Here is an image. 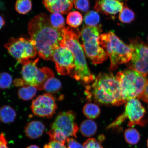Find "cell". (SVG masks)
Segmentation results:
<instances>
[{
	"label": "cell",
	"mask_w": 148,
	"mask_h": 148,
	"mask_svg": "<svg viewBox=\"0 0 148 148\" xmlns=\"http://www.w3.org/2000/svg\"><path fill=\"white\" fill-rule=\"evenodd\" d=\"M97 124L90 119H87L83 121L80 127L81 134L86 137L93 136L97 132Z\"/></svg>",
	"instance_id": "obj_17"
},
{
	"label": "cell",
	"mask_w": 148,
	"mask_h": 148,
	"mask_svg": "<svg viewBox=\"0 0 148 148\" xmlns=\"http://www.w3.org/2000/svg\"><path fill=\"white\" fill-rule=\"evenodd\" d=\"M87 88L94 100L101 104L119 106L125 103L119 81L112 73H99L91 86Z\"/></svg>",
	"instance_id": "obj_2"
},
{
	"label": "cell",
	"mask_w": 148,
	"mask_h": 148,
	"mask_svg": "<svg viewBox=\"0 0 148 148\" xmlns=\"http://www.w3.org/2000/svg\"><path fill=\"white\" fill-rule=\"evenodd\" d=\"M68 148H84L83 146L73 138H68L66 140Z\"/></svg>",
	"instance_id": "obj_32"
},
{
	"label": "cell",
	"mask_w": 148,
	"mask_h": 148,
	"mask_svg": "<svg viewBox=\"0 0 148 148\" xmlns=\"http://www.w3.org/2000/svg\"><path fill=\"white\" fill-rule=\"evenodd\" d=\"M27 148H40V147L36 145H31L29 146Z\"/></svg>",
	"instance_id": "obj_38"
},
{
	"label": "cell",
	"mask_w": 148,
	"mask_h": 148,
	"mask_svg": "<svg viewBox=\"0 0 148 148\" xmlns=\"http://www.w3.org/2000/svg\"><path fill=\"white\" fill-rule=\"evenodd\" d=\"M64 29L60 30L53 27L49 18L45 14L35 16L29 22V34L40 58L53 61L55 50L60 46Z\"/></svg>",
	"instance_id": "obj_1"
},
{
	"label": "cell",
	"mask_w": 148,
	"mask_h": 148,
	"mask_svg": "<svg viewBox=\"0 0 148 148\" xmlns=\"http://www.w3.org/2000/svg\"><path fill=\"white\" fill-rule=\"evenodd\" d=\"M38 58L34 60H29L23 64L22 75L23 79L29 86H34L35 82L38 73L39 68L37 64L38 62Z\"/></svg>",
	"instance_id": "obj_15"
},
{
	"label": "cell",
	"mask_w": 148,
	"mask_h": 148,
	"mask_svg": "<svg viewBox=\"0 0 148 148\" xmlns=\"http://www.w3.org/2000/svg\"><path fill=\"white\" fill-rule=\"evenodd\" d=\"M84 148H103L99 142L94 138L88 139L83 144Z\"/></svg>",
	"instance_id": "obj_31"
},
{
	"label": "cell",
	"mask_w": 148,
	"mask_h": 148,
	"mask_svg": "<svg viewBox=\"0 0 148 148\" xmlns=\"http://www.w3.org/2000/svg\"><path fill=\"white\" fill-rule=\"evenodd\" d=\"M53 61L59 75H66L71 74L75 69V60L73 53L66 48L61 47L55 50Z\"/></svg>",
	"instance_id": "obj_11"
},
{
	"label": "cell",
	"mask_w": 148,
	"mask_h": 148,
	"mask_svg": "<svg viewBox=\"0 0 148 148\" xmlns=\"http://www.w3.org/2000/svg\"><path fill=\"white\" fill-rule=\"evenodd\" d=\"M0 148H9L7 145V142L3 134L0 140Z\"/></svg>",
	"instance_id": "obj_36"
},
{
	"label": "cell",
	"mask_w": 148,
	"mask_h": 148,
	"mask_svg": "<svg viewBox=\"0 0 148 148\" xmlns=\"http://www.w3.org/2000/svg\"><path fill=\"white\" fill-rule=\"evenodd\" d=\"M5 46L9 53L22 64L35 58L37 54L32 40L25 38H11Z\"/></svg>",
	"instance_id": "obj_8"
},
{
	"label": "cell",
	"mask_w": 148,
	"mask_h": 148,
	"mask_svg": "<svg viewBox=\"0 0 148 148\" xmlns=\"http://www.w3.org/2000/svg\"><path fill=\"white\" fill-rule=\"evenodd\" d=\"M57 108L55 98L48 93L39 96L33 101L31 106L35 115L48 118L52 117Z\"/></svg>",
	"instance_id": "obj_10"
},
{
	"label": "cell",
	"mask_w": 148,
	"mask_h": 148,
	"mask_svg": "<svg viewBox=\"0 0 148 148\" xmlns=\"http://www.w3.org/2000/svg\"><path fill=\"white\" fill-rule=\"evenodd\" d=\"M99 140L101 142L103 141L104 140V136L103 135H101L99 136Z\"/></svg>",
	"instance_id": "obj_39"
},
{
	"label": "cell",
	"mask_w": 148,
	"mask_h": 148,
	"mask_svg": "<svg viewBox=\"0 0 148 148\" xmlns=\"http://www.w3.org/2000/svg\"><path fill=\"white\" fill-rule=\"evenodd\" d=\"M1 134H0V139H1Z\"/></svg>",
	"instance_id": "obj_41"
},
{
	"label": "cell",
	"mask_w": 148,
	"mask_h": 148,
	"mask_svg": "<svg viewBox=\"0 0 148 148\" xmlns=\"http://www.w3.org/2000/svg\"><path fill=\"white\" fill-rule=\"evenodd\" d=\"M123 3L117 0H96L94 7L97 12L106 15H115L123 9Z\"/></svg>",
	"instance_id": "obj_13"
},
{
	"label": "cell",
	"mask_w": 148,
	"mask_h": 148,
	"mask_svg": "<svg viewBox=\"0 0 148 148\" xmlns=\"http://www.w3.org/2000/svg\"><path fill=\"white\" fill-rule=\"evenodd\" d=\"M49 18L51 25L55 28L62 30L66 27L64 18L61 14L58 13H53Z\"/></svg>",
	"instance_id": "obj_25"
},
{
	"label": "cell",
	"mask_w": 148,
	"mask_h": 148,
	"mask_svg": "<svg viewBox=\"0 0 148 148\" xmlns=\"http://www.w3.org/2000/svg\"><path fill=\"white\" fill-rule=\"evenodd\" d=\"M44 148H66L64 144L56 141H51L45 144Z\"/></svg>",
	"instance_id": "obj_33"
},
{
	"label": "cell",
	"mask_w": 148,
	"mask_h": 148,
	"mask_svg": "<svg viewBox=\"0 0 148 148\" xmlns=\"http://www.w3.org/2000/svg\"><path fill=\"white\" fill-rule=\"evenodd\" d=\"M126 103L124 112L108 126L107 129L118 127L127 118L129 120L128 125L130 127L136 125H143L142 119L146 111L141 103L136 99L130 100Z\"/></svg>",
	"instance_id": "obj_9"
},
{
	"label": "cell",
	"mask_w": 148,
	"mask_h": 148,
	"mask_svg": "<svg viewBox=\"0 0 148 148\" xmlns=\"http://www.w3.org/2000/svg\"><path fill=\"white\" fill-rule=\"evenodd\" d=\"M83 16L80 12L73 11L68 14L66 18V23L70 26L76 28L82 24Z\"/></svg>",
	"instance_id": "obj_23"
},
{
	"label": "cell",
	"mask_w": 148,
	"mask_h": 148,
	"mask_svg": "<svg viewBox=\"0 0 148 148\" xmlns=\"http://www.w3.org/2000/svg\"><path fill=\"white\" fill-rule=\"evenodd\" d=\"M45 128V125L41 122L34 120L27 124L25 127V133L29 138L36 139L43 134Z\"/></svg>",
	"instance_id": "obj_16"
},
{
	"label": "cell",
	"mask_w": 148,
	"mask_h": 148,
	"mask_svg": "<svg viewBox=\"0 0 148 148\" xmlns=\"http://www.w3.org/2000/svg\"><path fill=\"white\" fill-rule=\"evenodd\" d=\"M80 36V33L77 32L69 27H66L63 31L60 46L66 48L73 53L75 65L73 77L77 80L88 84L94 81L95 77L87 64L84 51L79 41Z\"/></svg>",
	"instance_id": "obj_3"
},
{
	"label": "cell",
	"mask_w": 148,
	"mask_h": 148,
	"mask_svg": "<svg viewBox=\"0 0 148 148\" xmlns=\"http://www.w3.org/2000/svg\"><path fill=\"white\" fill-rule=\"evenodd\" d=\"M124 136L126 141L131 145H135L138 143L140 139L139 133L134 128H130L126 130Z\"/></svg>",
	"instance_id": "obj_24"
},
{
	"label": "cell",
	"mask_w": 148,
	"mask_h": 148,
	"mask_svg": "<svg viewBox=\"0 0 148 148\" xmlns=\"http://www.w3.org/2000/svg\"><path fill=\"white\" fill-rule=\"evenodd\" d=\"M62 84L58 79L54 77L48 79L44 83L43 90L49 94L57 93L60 90Z\"/></svg>",
	"instance_id": "obj_19"
},
{
	"label": "cell",
	"mask_w": 148,
	"mask_h": 148,
	"mask_svg": "<svg viewBox=\"0 0 148 148\" xmlns=\"http://www.w3.org/2000/svg\"><path fill=\"white\" fill-rule=\"evenodd\" d=\"M147 40H148V37H147Z\"/></svg>",
	"instance_id": "obj_43"
},
{
	"label": "cell",
	"mask_w": 148,
	"mask_h": 148,
	"mask_svg": "<svg viewBox=\"0 0 148 148\" xmlns=\"http://www.w3.org/2000/svg\"><path fill=\"white\" fill-rule=\"evenodd\" d=\"M73 4L76 8L83 12H87L89 9V0H74Z\"/></svg>",
	"instance_id": "obj_30"
},
{
	"label": "cell",
	"mask_w": 148,
	"mask_h": 148,
	"mask_svg": "<svg viewBox=\"0 0 148 148\" xmlns=\"http://www.w3.org/2000/svg\"><path fill=\"white\" fill-rule=\"evenodd\" d=\"M75 114L73 111L60 113L51 126V129L60 130L67 137L73 136L77 138L79 127L75 123Z\"/></svg>",
	"instance_id": "obj_12"
},
{
	"label": "cell",
	"mask_w": 148,
	"mask_h": 148,
	"mask_svg": "<svg viewBox=\"0 0 148 148\" xmlns=\"http://www.w3.org/2000/svg\"><path fill=\"white\" fill-rule=\"evenodd\" d=\"M16 116V111L8 105H4L0 108V118L5 123H12Z\"/></svg>",
	"instance_id": "obj_18"
},
{
	"label": "cell",
	"mask_w": 148,
	"mask_h": 148,
	"mask_svg": "<svg viewBox=\"0 0 148 148\" xmlns=\"http://www.w3.org/2000/svg\"><path fill=\"white\" fill-rule=\"evenodd\" d=\"M116 76L125 103L131 99H138L143 93L148 81L147 75L130 69L118 72Z\"/></svg>",
	"instance_id": "obj_5"
},
{
	"label": "cell",
	"mask_w": 148,
	"mask_h": 148,
	"mask_svg": "<svg viewBox=\"0 0 148 148\" xmlns=\"http://www.w3.org/2000/svg\"><path fill=\"white\" fill-rule=\"evenodd\" d=\"M132 50L131 60L126 64L129 69L136 70L140 73L148 75V43L140 38L130 40L129 45Z\"/></svg>",
	"instance_id": "obj_7"
},
{
	"label": "cell",
	"mask_w": 148,
	"mask_h": 148,
	"mask_svg": "<svg viewBox=\"0 0 148 148\" xmlns=\"http://www.w3.org/2000/svg\"><path fill=\"white\" fill-rule=\"evenodd\" d=\"M5 25V21L4 18L0 16V29H1Z\"/></svg>",
	"instance_id": "obj_37"
},
{
	"label": "cell",
	"mask_w": 148,
	"mask_h": 148,
	"mask_svg": "<svg viewBox=\"0 0 148 148\" xmlns=\"http://www.w3.org/2000/svg\"><path fill=\"white\" fill-rule=\"evenodd\" d=\"M138 99L142 100L148 104V81L143 93L139 97Z\"/></svg>",
	"instance_id": "obj_34"
},
{
	"label": "cell",
	"mask_w": 148,
	"mask_h": 148,
	"mask_svg": "<svg viewBox=\"0 0 148 148\" xmlns=\"http://www.w3.org/2000/svg\"><path fill=\"white\" fill-rule=\"evenodd\" d=\"M99 15L95 11H90L85 15L84 22L88 26H95L99 23Z\"/></svg>",
	"instance_id": "obj_28"
},
{
	"label": "cell",
	"mask_w": 148,
	"mask_h": 148,
	"mask_svg": "<svg viewBox=\"0 0 148 148\" xmlns=\"http://www.w3.org/2000/svg\"><path fill=\"white\" fill-rule=\"evenodd\" d=\"M74 0H43L46 8L51 13L66 14L73 8Z\"/></svg>",
	"instance_id": "obj_14"
},
{
	"label": "cell",
	"mask_w": 148,
	"mask_h": 148,
	"mask_svg": "<svg viewBox=\"0 0 148 148\" xmlns=\"http://www.w3.org/2000/svg\"><path fill=\"white\" fill-rule=\"evenodd\" d=\"M99 42L102 47L106 49L110 59V70H115L120 65L127 64L131 60L132 49L112 32L101 34Z\"/></svg>",
	"instance_id": "obj_4"
},
{
	"label": "cell",
	"mask_w": 148,
	"mask_h": 148,
	"mask_svg": "<svg viewBox=\"0 0 148 148\" xmlns=\"http://www.w3.org/2000/svg\"><path fill=\"white\" fill-rule=\"evenodd\" d=\"M12 78L10 74L6 72L0 73V88L5 89L11 86Z\"/></svg>",
	"instance_id": "obj_29"
},
{
	"label": "cell",
	"mask_w": 148,
	"mask_h": 148,
	"mask_svg": "<svg viewBox=\"0 0 148 148\" xmlns=\"http://www.w3.org/2000/svg\"><path fill=\"white\" fill-rule=\"evenodd\" d=\"M38 89L34 86H28L23 87L18 90V95L20 99L27 101L35 97Z\"/></svg>",
	"instance_id": "obj_20"
},
{
	"label": "cell",
	"mask_w": 148,
	"mask_h": 148,
	"mask_svg": "<svg viewBox=\"0 0 148 148\" xmlns=\"http://www.w3.org/2000/svg\"><path fill=\"white\" fill-rule=\"evenodd\" d=\"M102 31L100 26H86L80 32L83 51L94 65L102 63L108 57L106 51L100 46L99 38Z\"/></svg>",
	"instance_id": "obj_6"
},
{
	"label": "cell",
	"mask_w": 148,
	"mask_h": 148,
	"mask_svg": "<svg viewBox=\"0 0 148 148\" xmlns=\"http://www.w3.org/2000/svg\"><path fill=\"white\" fill-rule=\"evenodd\" d=\"M49 140L51 141H56L64 144L67 139V136L63 132L60 130L51 129L48 131Z\"/></svg>",
	"instance_id": "obj_26"
},
{
	"label": "cell",
	"mask_w": 148,
	"mask_h": 148,
	"mask_svg": "<svg viewBox=\"0 0 148 148\" xmlns=\"http://www.w3.org/2000/svg\"><path fill=\"white\" fill-rule=\"evenodd\" d=\"M83 111L84 115L90 119H95L98 117L101 113L99 107L97 105L92 103L85 105Z\"/></svg>",
	"instance_id": "obj_21"
},
{
	"label": "cell",
	"mask_w": 148,
	"mask_h": 148,
	"mask_svg": "<svg viewBox=\"0 0 148 148\" xmlns=\"http://www.w3.org/2000/svg\"><path fill=\"white\" fill-rule=\"evenodd\" d=\"M147 147H148V139L147 140Z\"/></svg>",
	"instance_id": "obj_40"
},
{
	"label": "cell",
	"mask_w": 148,
	"mask_h": 148,
	"mask_svg": "<svg viewBox=\"0 0 148 148\" xmlns=\"http://www.w3.org/2000/svg\"><path fill=\"white\" fill-rule=\"evenodd\" d=\"M135 16L134 13L127 6L125 3H123V9L120 12L119 15L120 21L123 23H130L134 21Z\"/></svg>",
	"instance_id": "obj_22"
},
{
	"label": "cell",
	"mask_w": 148,
	"mask_h": 148,
	"mask_svg": "<svg viewBox=\"0 0 148 148\" xmlns=\"http://www.w3.org/2000/svg\"><path fill=\"white\" fill-rule=\"evenodd\" d=\"M15 86L17 87L25 86H29L23 79H15L14 81Z\"/></svg>",
	"instance_id": "obj_35"
},
{
	"label": "cell",
	"mask_w": 148,
	"mask_h": 148,
	"mask_svg": "<svg viewBox=\"0 0 148 148\" xmlns=\"http://www.w3.org/2000/svg\"><path fill=\"white\" fill-rule=\"evenodd\" d=\"M32 3L30 0H17L15 8L16 11L20 14H25L31 10Z\"/></svg>",
	"instance_id": "obj_27"
},
{
	"label": "cell",
	"mask_w": 148,
	"mask_h": 148,
	"mask_svg": "<svg viewBox=\"0 0 148 148\" xmlns=\"http://www.w3.org/2000/svg\"><path fill=\"white\" fill-rule=\"evenodd\" d=\"M117 1H121V0H117Z\"/></svg>",
	"instance_id": "obj_42"
}]
</instances>
